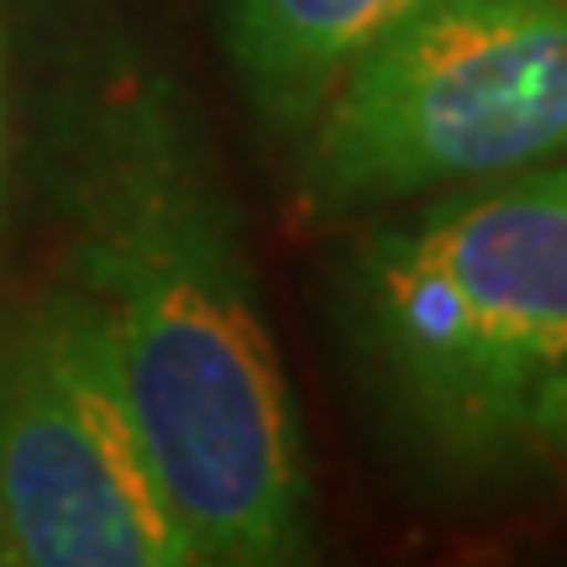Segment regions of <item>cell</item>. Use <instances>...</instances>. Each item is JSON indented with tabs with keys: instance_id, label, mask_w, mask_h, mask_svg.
I'll return each instance as SVG.
<instances>
[{
	"instance_id": "obj_1",
	"label": "cell",
	"mask_w": 567,
	"mask_h": 567,
	"mask_svg": "<svg viewBox=\"0 0 567 567\" xmlns=\"http://www.w3.org/2000/svg\"><path fill=\"white\" fill-rule=\"evenodd\" d=\"M69 289L90 305L158 484L200 567L310 547V467L237 216L179 95L101 80L59 142Z\"/></svg>"
},
{
	"instance_id": "obj_2",
	"label": "cell",
	"mask_w": 567,
	"mask_h": 567,
	"mask_svg": "<svg viewBox=\"0 0 567 567\" xmlns=\"http://www.w3.org/2000/svg\"><path fill=\"white\" fill-rule=\"evenodd\" d=\"M358 300L394 405L446 463L494 467L536 446L567 368V158L384 226Z\"/></svg>"
},
{
	"instance_id": "obj_3",
	"label": "cell",
	"mask_w": 567,
	"mask_h": 567,
	"mask_svg": "<svg viewBox=\"0 0 567 567\" xmlns=\"http://www.w3.org/2000/svg\"><path fill=\"white\" fill-rule=\"evenodd\" d=\"M567 158V0H436L352 63L305 132L316 216Z\"/></svg>"
},
{
	"instance_id": "obj_4",
	"label": "cell",
	"mask_w": 567,
	"mask_h": 567,
	"mask_svg": "<svg viewBox=\"0 0 567 567\" xmlns=\"http://www.w3.org/2000/svg\"><path fill=\"white\" fill-rule=\"evenodd\" d=\"M0 563L195 567L101 326L69 284L0 321Z\"/></svg>"
},
{
	"instance_id": "obj_5",
	"label": "cell",
	"mask_w": 567,
	"mask_h": 567,
	"mask_svg": "<svg viewBox=\"0 0 567 567\" xmlns=\"http://www.w3.org/2000/svg\"><path fill=\"white\" fill-rule=\"evenodd\" d=\"M425 6L436 0H231L226 53L268 126L310 132L352 63Z\"/></svg>"
},
{
	"instance_id": "obj_6",
	"label": "cell",
	"mask_w": 567,
	"mask_h": 567,
	"mask_svg": "<svg viewBox=\"0 0 567 567\" xmlns=\"http://www.w3.org/2000/svg\"><path fill=\"white\" fill-rule=\"evenodd\" d=\"M536 446L551 452V457L567 467V368L557 373V384H551L547 400H542V415H536Z\"/></svg>"
},
{
	"instance_id": "obj_7",
	"label": "cell",
	"mask_w": 567,
	"mask_h": 567,
	"mask_svg": "<svg viewBox=\"0 0 567 567\" xmlns=\"http://www.w3.org/2000/svg\"><path fill=\"white\" fill-rule=\"evenodd\" d=\"M6 168H11V80H6V32H0V205H6Z\"/></svg>"
}]
</instances>
